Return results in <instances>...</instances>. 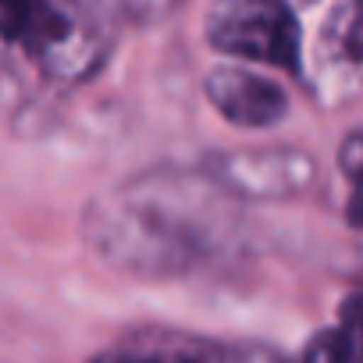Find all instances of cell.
<instances>
[{
    "instance_id": "cell-1",
    "label": "cell",
    "mask_w": 363,
    "mask_h": 363,
    "mask_svg": "<svg viewBox=\"0 0 363 363\" xmlns=\"http://www.w3.org/2000/svg\"><path fill=\"white\" fill-rule=\"evenodd\" d=\"M86 250L111 271L164 281L225 257L239 239V200L203 167H153L96 196Z\"/></svg>"
},
{
    "instance_id": "cell-8",
    "label": "cell",
    "mask_w": 363,
    "mask_h": 363,
    "mask_svg": "<svg viewBox=\"0 0 363 363\" xmlns=\"http://www.w3.org/2000/svg\"><path fill=\"white\" fill-rule=\"evenodd\" d=\"M303 363H363V292H352L331 328L310 338Z\"/></svg>"
},
{
    "instance_id": "cell-11",
    "label": "cell",
    "mask_w": 363,
    "mask_h": 363,
    "mask_svg": "<svg viewBox=\"0 0 363 363\" xmlns=\"http://www.w3.org/2000/svg\"><path fill=\"white\" fill-rule=\"evenodd\" d=\"M111 18H128V22H157L167 11H174L178 0H93Z\"/></svg>"
},
{
    "instance_id": "cell-10",
    "label": "cell",
    "mask_w": 363,
    "mask_h": 363,
    "mask_svg": "<svg viewBox=\"0 0 363 363\" xmlns=\"http://www.w3.org/2000/svg\"><path fill=\"white\" fill-rule=\"evenodd\" d=\"M47 8L50 0H0V40L15 47Z\"/></svg>"
},
{
    "instance_id": "cell-4",
    "label": "cell",
    "mask_w": 363,
    "mask_h": 363,
    "mask_svg": "<svg viewBox=\"0 0 363 363\" xmlns=\"http://www.w3.org/2000/svg\"><path fill=\"white\" fill-rule=\"evenodd\" d=\"M200 167L239 203L242 200H257V203L299 200L317 182V160L296 146L218 150L203 157Z\"/></svg>"
},
{
    "instance_id": "cell-5",
    "label": "cell",
    "mask_w": 363,
    "mask_h": 363,
    "mask_svg": "<svg viewBox=\"0 0 363 363\" xmlns=\"http://www.w3.org/2000/svg\"><path fill=\"white\" fill-rule=\"evenodd\" d=\"M310 75L320 100L338 104L363 93V0H335L324 15L313 50Z\"/></svg>"
},
{
    "instance_id": "cell-3",
    "label": "cell",
    "mask_w": 363,
    "mask_h": 363,
    "mask_svg": "<svg viewBox=\"0 0 363 363\" xmlns=\"http://www.w3.org/2000/svg\"><path fill=\"white\" fill-rule=\"evenodd\" d=\"M203 33L232 61L303 72V29L285 0H211Z\"/></svg>"
},
{
    "instance_id": "cell-9",
    "label": "cell",
    "mask_w": 363,
    "mask_h": 363,
    "mask_svg": "<svg viewBox=\"0 0 363 363\" xmlns=\"http://www.w3.org/2000/svg\"><path fill=\"white\" fill-rule=\"evenodd\" d=\"M338 171L349 186L345 221L363 232V132H349L338 146Z\"/></svg>"
},
{
    "instance_id": "cell-2",
    "label": "cell",
    "mask_w": 363,
    "mask_h": 363,
    "mask_svg": "<svg viewBox=\"0 0 363 363\" xmlns=\"http://www.w3.org/2000/svg\"><path fill=\"white\" fill-rule=\"evenodd\" d=\"M54 86L89 82L114 50V18L93 0H50L33 29L11 47Z\"/></svg>"
},
{
    "instance_id": "cell-12",
    "label": "cell",
    "mask_w": 363,
    "mask_h": 363,
    "mask_svg": "<svg viewBox=\"0 0 363 363\" xmlns=\"http://www.w3.org/2000/svg\"><path fill=\"white\" fill-rule=\"evenodd\" d=\"M289 8H306V4H313V0H285Z\"/></svg>"
},
{
    "instance_id": "cell-6",
    "label": "cell",
    "mask_w": 363,
    "mask_h": 363,
    "mask_svg": "<svg viewBox=\"0 0 363 363\" xmlns=\"http://www.w3.org/2000/svg\"><path fill=\"white\" fill-rule=\"evenodd\" d=\"M211 107L235 128H274L289 114V93L271 75L246 65H218L203 79Z\"/></svg>"
},
{
    "instance_id": "cell-7",
    "label": "cell",
    "mask_w": 363,
    "mask_h": 363,
    "mask_svg": "<svg viewBox=\"0 0 363 363\" xmlns=\"http://www.w3.org/2000/svg\"><path fill=\"white\" fill-rule=\"evenodd\" d=\"M89 363H285V359L257 345H225L182 331H139L107 345Z\"/></svg>"
}]
</instances>
